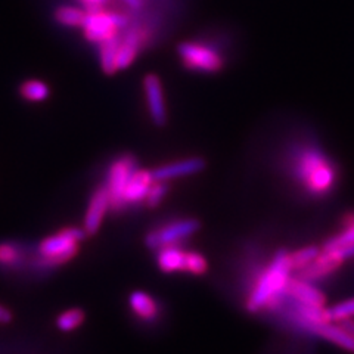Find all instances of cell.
<instances>
[{
  "label": "cell",
  "instance_id": "obj_1",
  "mask_svg": "<svg viewBox=\"0 0 354 354\" xmlns=\"http://www.w3.org/2000/svg\"><path fill=\"white\" fill-rule=\"evenodd\" d=\"M291 169L304 189L316 196L328 194L335 185L334 164L316 145H301L291 155Z\"/></svg>",
  "mask_w": 354,
  "mask_h": 354
},
{
  "label": "cell",
  "instance_id": "obj_2",
  "mask_svg": "<svg viewBox=\"0 0 354 354\" xmlns=\"http://www.w3.org/2000/svg\"><path fill=\"white\" fill-rule=\"evenodd\" d=\"M291 272L290 252H276L270 264L261 272L248 297L247 308L250 312H260V310L278 303L282 295H285L286 285L291 279Z\"/></svg>",
  "mask_w": 354,
  "mask_h": 354
},
{
  "label": "cell",
  "instance_id": "obj_3",
  "mask_svg": "<svg viewBox=\"0 0 354 354\" xmlns=\"http://www.w3.org/2000/svg\"><path fill=\"white\" fill-rule=\"evenodd\" d=\"M84 236V229L66 227L44 238L37 248V266L43 269H50L70 261L79 252L80 242Z\"/></svg>",
  "mask_w": 354,
  "mask_h": 354
},
{
  "label": "cell",
  "instance_id": "obj_4",
  "mask_svg": "<svg viewBox=\"0 0 354 354\" xmlns=\"http://www.w3.org/2000/svg\"><path fill=\"white\" fill-rule=\"evenodd\" d=\"M177 53L185 68L189 71L214 74L225 66L221 53L204 41H183L177 48Z\"/></svg>",
  "mask_w": 354,
  "mask_h": 354
},
{
  "label": "cell",
  "instance_id": "obj_5",
  "mask_svg": "<svg viewBox=\"0 0 354 354\" xmlns=\"http://www.w3.org/2000/svg\"><path fill=\"white\" fill-rule=\"evenodd\" d=\"M130 26V18L126 14L104 12L101 8H88L83 22L86 39L93 43H102L120 35L121 30Z\"/></svg>",
  "mask_w": 354,
  "mask_h": 354
},
{
  "label": "cell",
  "instance_id": "obj_6",
  "mask_svg": "<svg viewBox=\"0 0 354 354\" xmlns=\"http://www.w3.org/2000/svg\"><path fill=\"white\" fill-rule=\"evenodd\" d=\"M138 164L136 160L131 155H123L118 160H115L108 170V177L105 187L109 195V204L113 209H123L124 205V192L126 187L131 179L133 173L136 171Z\"/></svg>",
  "mask_w": 354,
  "mask_h": 354
},
{
  "label": "cell",
  "instance_id": "obj_7",
  "mask_svg": "<svg viewBox=\"0 0 354 354\" xmlns=\"http://www.w3.org/2000/svg\"><path fill=\"white\" fill-rule=\"evenodd\" d=\"M199 229V223L194 218H182L155 229L147 235L145 243L151 250H160L167 245H176L186 238L192 236Z\"/></svg>",
  "mask_w": 354,
  "mask_h": 354
},
{
  "label": "cell",
  "instance_id": "obj_8",
  "mask_svg": "<svg viewBox=\"0 0 354 354\" xmlns=\"http://www.w3.org/2000/svg\"><path fill=\"white\" fill-rule=\"evenodd\" d=\"M143 91L148 104L149 115L155 126L162 127L167 123V106L164 101V91L158 75L148 74L143 79Z\"/></svg>",
  "mask_w": 354,
  "mask_h": 354
},
{
  "label": "cell",
  "instance_id": "obj_9",
  "mask_svg": "<svg viewBox=\"0 0 354 354\" xmlns=\"http://www.w3.org/2000/svg\"><path fill=\"white\" fill-rule=\"evenodd\" d=\"M147 39V31L140 26H129L126 35L121 37L120 48H118V71L126 70L133 64L139 55L142 44Z\"/></svg>",
  "mask_w": 354,
  "mask_h": 354
},
{
  "label": "cell",
  "instance_id": "obj_10",
  "mask_svg": "<svg viewBox=\"0 0 354 354\" xmlns=\"http://www.w3.org/2000/svg\"><path fill=\"white\" fill-rule=\"evenodd\" d=\"M285 295L291 301H295L303 306H325L326 298L324 292L315 286L312 282L303 278H291L286 285Z\"/></svg>",
  "mask_w": 354,
  "mask_h": 354
},
{
  "label": "cell",
  "instance_id": "obj_11",
  "mask_svg": "<svg viewBox=\"0 0 354 354\" xmlns=\"http://www.w3.org/2000/svg\"><path fill=\"white\" fill-rule=\"evenodd\" d=\"M205 162L203 158H183L179 161H173L169 164H164L161 167L152 170L153 180L157 182H169L173 179H179V177L192 176L201 170H204Z\"/></svg>",
  "mask_w": 354,
  "mask_h": 354
},
{
  "label": "cell",
  "instance_id": "obj_12",
  "mask_svg": "<svg viewBox=\"0 0 354 354\" xmlns=\"http://www.w3.org/2000/svg\"><path fill=\"white\" fill-rule=\"evenodd\" d=\"M109 207L111 204L106 187H97L91 198V203L87 205V212L83 221V229L87 235H93L99 230Z\"/></svg>",
  "mask_w": 354,
  "mask_h": 354
},
{
  "label": "cell",
  "instance_id": "obj_13",
  "mask_svg": "<svg viewBox=\"0 0 354 354\" xmlns=\"http://www.w3.org/2000/svg\"><path fill=\"white\" fill-rule=\"evenodd\" d=\"M301 329L308 332V334H313L329 342H334V344L346 348L348 351H354V337H351L341 325L332 324V320H324V322H316V324H306L301 326Z\"/></svg>",
  "mask_w": 354,
  "mask_h": 354
},
{
  "label": "cell",
  "instance_id": "obj_14",
  "mask_svg": "<svg viewBox=\"0 0 354 354\" xmlns=\"http://www.w3.org/2000/svg\"><path fill=\"white\" fill-rule=\"evenodd\" d=\"M153 177L152 171L148 170H140L136 169V171L133 173L131 179L126 187L124 192V205H136L142 201H145L147 195L151 189V186L153 183Z\"/></svg>",
  "mask_w": 354,
  "mask_h": 354
},
{
  "label": "cell",
  "instance_id": "obj_15",
  "mask_svg": "<svg viewBox=\"0 0 354 354\" xmlns=\"http://www.w3.org/2000/svg\"><path fill=\"white\" fill-rule=\"evenodd\" d=\"M157 263L158 268L165 273L186 272V259L187 251H183L177 245H167L157 250Z\"/></svg>",
  "mask_w": 354,
  "mask_h": 354
},
{
  "label": "cell",
  "instance_id": "obj_16",
  "mask_svg": "<svg viewBox=\"0 0 354 354\" xmlns=\"http://www.w3.org/2000/svg\"><path fill=\"white\" fill-rule=\"evenodd\" d=\"M129 306L131 312L145 322H151L158 315L157 301L145 291L131 292L129 297Z\"/></svg>",
  "mask_w": 354,
  "mask_h": 354
},
{
  "label": "cell",
  "instance_id": "obj_17",
  "mask_svg": "<svg viewBox=\"0 0 354 354\" xmlns=\"http://www.w3.org/2000/svg\"><path fill=\"white\" fill-rule=\"evenodd\" d=\"M120 41L121 37L120 35L111 37L101 44V49H99V57H101V66L102 71L106 75H113L118 71V65H117V59H118V48H120Z\"/></svg>",
  "mask_w": 354,
  "mask_h": 354
},
{
  "label": "cell",
  "instance_id": "obj_18",
  "mask_svg": "<svg viewBox=\"0 0 354 354\" xmlns=\"http://www.w3.org/2000/svg\"><path fill=\"white\" fill-rule=\"evenodd\" d=\"M24 261V250L15 242L0 243V268H17Z\"/></svg>",
  "mask_w": 354,
  "mask_h": 354
},
{
  "label": "cell",
  "instance_id": "obj_19",
  "mask_svg": "<svg viewBox=\"0 0 354 354\" xmlns=\"http://www.w3.org/2000/svg\"><path fill=\"white\" fill-rule=\"evenodd\" d=\"M19 93L22 97L27 99V101L41 102V101H46L49 97L50 88L46 83H43L40 80H28L21 84Z\"/></svg>",
  "mask_w": 354,
  "mask_h": 354
},
{
  "label": "cell",
  "instance_id": "obj_20",
  "mask_svg": "<svg viewBox=\"0 0 354 354\" xmlns=\"http://www.w3.org/2000/svg\"><path fill=\"white\" fill-rule=\"evenodd\" d=\"M86 12L79 8L61 6L55 10V19L66 27H83Z\"/></svg>",
  "mask_w": 354,
  "mask_h": 354
},
{
  "label": "cell",
  "instance_id": "obj_21",
  "mask_svg": "<svg viewBox=\"0 0 354 354\" xmlns=\"http://www.w3.org/2000/svg\"><path fill=\"white\" fill-rule=\"evenodd\" d=\"M319 254H320V250L313 245L290 252V261H291L292 270L301 272L303 269L307 268V266H310L317 259Z\"/></svg>",
  "mask_w": 354,
  "mask_h": 354
},
{
  "label": "cell",
  "instance_id": "obj_22",
  "mask_svg": "<svg viewBox=\"0 0 354 354\" xmlns=\"http://www.w3.org/2000/svg\"><path fill=\"white\" fill-rule=\"evenodd\" d=\"M84 322V312L80 308L65 310L57 319V326L62 332H73Z\"/></svg>",
  "mask_w": 354,
  "mask_h": 354
},
{
  "label": "cell",
  "instance_id": "obj_23",
  "mask_svg": "<svg viewBox=\"0 0 354 354\" xmlns=\"http://www.w3.org/2000/svg\"><path fill=\"white\" fill-rule=\"evenodd\" d=\"M354 245V218L346 226V229L339 232V234L334 238H330L325 243V250H338Z\"/></svg>",
  "mask_w": 354,
  "mask_h": 354
},
{
  "label": "cell",
  "instance_id": "obj_24",
  "mask_svg": "<svg viewBox=\"0 0 354 354\" xmlns=\"http://www.w3.org/2000/svg\"><path fill=\"white\" fill-rule=\"evenodd\" d=\"M208 269L207 259L203 254L195 252V251H187V259H186V272L192 274H204Z\"/></svg>",
  "mask_w": 354,
  "mask_h": 354
},
{
  "label": "cell",
  "instance_id": "obj_25",
  "mask_svg": "<svg viewBox=\"0 0 354 354\" xmlns=\"http://www.w3.org/2000/svg\"><path fill=\"white\" fill-rule=\"evenodd\" d=\"M329 313L332 320L335 322H342V320L353 319L354 317V298H350V300L341 301L335 304L334 307L329 308Z\"/></svg>",
  "mask_w": 354,
  "mask_h": 354
},
{
  "label": "cell",
  "instance_id": "obj_26",
  "mask_svg": "<svg viewBox=\"0 0 354 354\" xmlns=\"http://www.w3.org/2000/svg\"><path fill=\"white\" fill-rule=\"evenodd\" d=\"M169 192V186H167V182H157L155 180L151 186V189L147 195V199L145 203L148 207H157L162 203L164 196L167 195Z\"/></svg>",
  "mask_w": 354,
  "mask_h": 354
},
{
  "label": "cell",
  "instance_id": "obj_27",
  "mask_svg": "<svg viewBox=\"0 0 354 354\" xmlns=\"http://www.w3.org/2000/svg\"><path fill=\"white\" fill-rule=\"evenodd\" d=\"M12 319V315L8 308H5L3 306H0V324H8Z\"/></svg>",
  "mask_w": 354,
  "mask_h": 354
},
{
  "label": "cell",
  "instance_id": "obj_28",
  "mask_svg": "<svg viewBox=\"0 0 354 354\" xmlns=\"http://www.w3.org/2000/svg\"><path fill=\"white\" fill-rule=\"evenodd\" d=\"M83 2L87 5V9H88V8H102L109 2V0H83Z\"/></svg>",
  "mask_w": 354,
  "mask_h": 354
},
{
  "label": "cell",
  "instance_id": "obj_29",
  "mask_svg": "<svg viewBox=\"0 0 354 354\" xmlns=\"http://www.w3.org/2000/svg\"><path fill=\"white\" fill-rule=\"evenodd\" d=\"M341 326L344 328L348 334L351 335V337H354V320H351V319H347V320H342V324H341Z\"/></svg>",
  "mask_w": 354,
  "mask_h": 354
},
{
  "label": "cell",
  "instance_id": "obj_30",
  "mask_svg": "<svg viewBox=\"0 0 354 354\" xmlns=\"http://www.w3.org/2000/svg\"><path fill=\"white\" fill-rule=\"evenodd\" d=\"M121 2L126 3L130 9H135V10L142 8V0H121Z\"/></svg>",
  "mask_w": 354,
  "mask_h": 354
}]
</instances>
